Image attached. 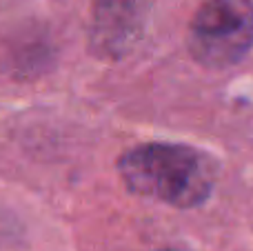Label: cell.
Wrapping results in <instances>:
<instances>
[{
	"label": "cell",
	"instance_id": "1",
	"mask_svg": "<svg viewBox=\"0 0 253 251\" xmlns=\"http://www.w3.org/2000/svg\"><path fill=\"white\" fill-rule=\"evenodd\" d=\"M118 169L133 194L178 209L202 205L215 182V167L209 156L169 142H151L126 151Z\"/></svg>",
	"mask_w": 253,
	"mask_h": 251
},
{
	"label": "cell",
	"instance_id": "2",
	"mask_svg": "<svg viewBox=\"0 0 253 251\" xmlns=\"http://www.w3.org/2000/svg\"><path fill=\"white\" fill-rule=\"evenodd\" d=\"M253 47V0H207L189 25V51L209 69L240 62Z\"/></svg>",
	"mask_w": 253,
	"mask_h": 251
},
{
	"label": "cell",
	"instance_id": "3",
	"mask_svg": "<svg viewBox=\"0 0 253 251\" xmlns=\"http://www.w3.org/2000/svg\"><path fill=\"white\" fill-rule=\"evenodd\" d=\"M144 27V0H96L91 47L98 56L120 58L133 49Z\"/></svg>",
	"mask_w": 253,
	"mask_h": 251
}]
</instances>
